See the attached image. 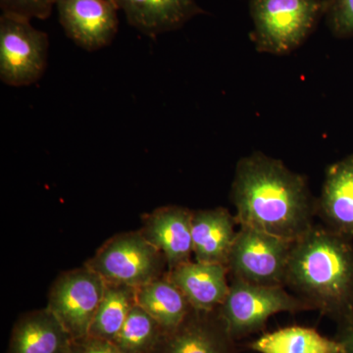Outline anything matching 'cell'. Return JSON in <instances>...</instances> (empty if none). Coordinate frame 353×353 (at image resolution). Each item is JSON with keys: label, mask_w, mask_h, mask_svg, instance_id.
<instances>
[{"label": "cell", "mask_w": 353, "mask_h": 353, "mask_svg": "<svg viewBox=\"0 0 353 353\" xmlns=\"http://www.w3.org/2000/svg\"><path fill=\"white\" fill-rule=\"evenodd\" d=\"M73 338L48 307L21 316L6 353H71Z\"/></svg>", "instance_id": "cell-15"}, {"label": "cell", "mask_w": 353, "mask_h": 353, "mask_svg": "<svg viewBox=\"0 0 353 353\" xmlns=\"http://www.w3.org/2000/svg\"><path fill=\"white\" fill-rule=\"evenodd\" d=\"M50 39L31 20L12 14L0 17V79L10 87H28L43 78Z\"/></svg>", "instance_id": "cell-6"}, {"label": "cell", "mask_w": 353, "mask_h": 353, "mask_svg": "<svg viewBox=\"0 0 353 353\" xmlns=\"http://www.w3.org/2000/svg\"><path fill=\"white\" fill-rule=\"evenodd\" d=\"M316 214L325 227L353 240V153L327 169Z\"/></svg>", "instance_id": "cell-12"}, {"label": "cell", "mask_w": 353, "mask_h": 353, "mask_svg": "<svg viewBox=\"0 0 353 353\" xmlns=\"http://www.w3.org/2000/svg\"><path fill=\"white\" fill-rule=\"evenodd\" d=\"M58 0H0L2 13L27 19L44 20L50 17Z\"/></svg>", "instance_id": "cell-22"}, {"label": "cell", "mask_w": 353, "mask_h": 353, "mask_svg": "<svg viewBox=\"0 0 353 353\" xmlns=\"http://www.w3.org/2000/svg\"><path fill=\"white\" fill-rule=\"evenodd\" d=\"M236 218L226 208L192 211V254L194 260L226 266L238 231Z\"/></svg>", "instance_id": "cell-16"}, {"label": "cell", "mask_w": 353, "mask_h": 353, "mask_svg": "<svg viewBox=\"0 0 353 353\" xmlns=\"http://www.w3.org/2000/svg\"><path fill=\"white\" fill-rule=\"evenodd\" d=\"M57 8L65 34L83 50L108 48L117 34L119 9L112 0H58Z\"/></svg>", "instance_id": "cell-9"}, {"label": "cell", "mask_w": 353, "mask_h": 353, "mask_svg": "<svg viewBox=\"0 0 353 353\" xmlns=\"http://www.w3.org/2000/svg\"><path fill=\"white\" fill-rule=\"evenodd\" d=\"M137 303L154 318L166 333L178 328L194 309L167 274L138 288Z\"/></svg>", "instance_id": "cell-17"}, {"label": "cell", "mask_w": 353, "mask_h": 353, "mask_svg": "<svg viewBox=\"0 0 353 353\" xmlns=\"http://www.w3.org/2000/svg\"><path fill=\"white\" fill-rule=\"evenodd\" d=\"M285 288L338 323L353 311L352 239L313 225L292 243Z\"/></svg>", "instance_id": "cell-2"}, {"label": "cell", "mask_w": 353, "mask_h": 353, "mask_svg": "<svg viewBox=\"0 0 353 353\" xmlns=\"http://www.w3.org/2000/svg\"><path fill=\"white\" fill-rule=\"evenodd\" d=\"M336 339L343 345L345 353H353V311L338 322Z\"/></svg>", "instance_id": "cell-24"}, {"label": "cell", "mask_w": 353, "mask_h": 353, "mask_svg": "<svg viewBox=\"0 0 353 353\" xmlns=\"http://www.w3.org/2000/svg\"><path fill=\"white\" fill-rule=\"evenodd\" d=\"M294 241L240 226L226 267L233 279L252 284L285 287Z\"/></svg>", "instance_id": "cell-7"}, {"label": "cell", "mask_w": 353, "mask_h": 353, "mask_svg": "<svg viewBox=\"0 0 353 353\" xmlns=\"http://www.w3.org/2000/svg\"><path fill=\"white\" fill-rule=\"evenodd\" d=\"M325 18L338 39L353 38V0H325Z\"/></svg>", "instance_id": "cell-21"}, {"label": "cell", "mask_w": 353, "mask_h": 353, "mask_svg": "<svg viewBox=\"0 0 353 353\" xmlns=\"http://www.w3.org/2000/svg\"><path fill=\"white\" fill-rule=\"evenodd\" d=\"M231 199L239 226L294 241L314 225L316 199L306 179L261 152L236 164Z\"/></svg>", "instance_id": "cell-1"}, {"label": "cell", "mask_w": 353, "mask_h": 353, "mask_svg": "<svg viewBox=\"0 0 353 353\" xmlns=\"http://www.w3.org/2000/svg\"><path fill=\"white\" fill-rule=\"evenodd\" d=\"M325 8V0H250V38L255 48L269 54H289L312 34Z\"/></svg>", "instance_id": "cell-3"}, {"label": "cell", "mask_w": 353, "mask_h": 353, "mask_svg": "<svg viewBox=\"0 0 353 353\" xmlns=\"http://www.w3.org/2000/svg\"><path fill=\"white\" fill-rule=\"evenodd\" d=\"M137 304V288L106 282L105 290L88 336L114 341Z\"/></svg>", "instance_id": "cell-19"}, {"label": "cell", "mask_w": 353, "mask_h": 353, "mask_svg": "<svg viewBox=\"0 0 353 353\" xmlns=\"http://www.w3.org/2000/svg\"><path fill=\"white\" fill-rule=\"evenodd\" d=\"M153 353H238L236 341L215 311L192 309L178 328L165 334Z\"/></svg>", "instance_id": "cell-10"}, {"label": "cell", "mask_w": 353, "mask_h": 353, "mask_svg": "<svg viewBox=\"0 0 353 353\" xmlns=\"http://www.w3.org/2000/svg\"><path fill=\"white\" fill-rule=\"evenodd\" d=\"M225 265L208 262H185L167 272V276L183 292L190 305L199 311H215L229 292Z\"/></svg>", "instance_id": "cell-14"}, {"label": "cell", "mask_w": 353, "mask_h": 353, "mask_svg": "<svg viewBox=\"0 0 353 353\" xmlns=\"http://www.w3.org/2000/svg\"><path fill=\"white\" fill-rule=\"evenodd\" d=\"M106 282L90 267L64 272L51 285L48 307L73 340L85 338L99 307Z\"/></svg>", "instance_id": "cell-8"}, {"label": "cell", "mask_w": 353, "mask_h": 353, "mask_svg": "<svg viewBox=\"0 0 353 353\" xmlns=\"http://www.w3.org/2000/svg\"><path fill=\"white\" fill-rule=\"evenodd\" d=\"M71 353H126L118 347L113 341L102 340L88 336L74 340Z\"/></svg>", "instance_id": "cell-23"}, {"label": "cell", "mask_w": 353, "mask_h": 353, "mask_svg": "<svg viewBox=\"0 0 353 353\" xmlns=\"http://www.w3.org/2000/svg\"><path fill=\"white\" fill-rule=\"evenodd\" d=\"M85 266L105 282L138 288L166 275V259L141 232L116 234L88 259Z\"/></svg>", "instance_id": "cell-5"}, {"label": "cell", "mask_w": 353, "mask_h": 353, "mask_svg": "<svg viewBox=\"0 0 353 353\" xmlns=\"http://www.w3.org/2000/svg\"><path fill=\"white\" fill-rule=\"evenodd\" d=\"M192 211L182 206H164L143 216L141 234L166 259L168 271L190 261L192 255Z\"/></svg>", "instance_id": "cell-11"}, {"label": "cell", "mask_w": 353, "mask_h": 353, "mask_svg": "<svg viewBox=\"0 0 353 353\" xmlns=\"http://www.w3.org/2000/svg\"><path fill=\"white\" fill-rule=\"evenodd\" d=\"M250 350L259 353H345L336 339L307 327L292 326L266 333L253 341Z\"/></svg>", "instance_id": "cell-18"}, {"label": "cell", "mask_w": 353, "mask_h": 353, "mask_svg": "<svg viewBox=\"0 0 353 353\" xmlns=\"http://www.w3.org/2000/svg\"><path fill=\"white\" fill-rule=\"evenodd\" d=\"M305 310H310L308 304L288 292L285 287L252 284L232 279L218 313L236 341L263 329L272 316Z\"/></svg>", "instance_id": "cell-4"}, {"label": "cell", "mask_w": 353, "mask_h": 353, "mask_svg": "<svg viewBox=\"0 0 353 353\" xmlns=\"http://www.w3.org/2000/svg\"><path fill=\"white\" fill-rule=\"evenodd\" d=\"M128 24L148 38L176 31L203 10L196 0H112Z\"/></svg>", "instance_id": "cell-13"}, {"label": "cell", "mask_w": 353, "mask_h": 353, "mask_svg": "<svg viewBox=\"0 0 353 353\" xmlns=\"http://www.w3.org/2000/svg\"><path fill=\"white\" fill-rule=\"evenodd\" d=\"M165 334L154 318L137 303L113 343L126 353H153Z\"/></svg>", "instance_id": "cell-20"}]
</instances>
